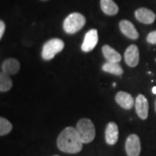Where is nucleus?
<instances>
[{"label": "nucleus", "mask_w": 156, "mask_h": 156, "mask_svg": "<svg viewBox=\"0 0 156 156\" xmlns=\"http://www.w3.org/2000/svg\"><path fill=\"white\" fill-rule=\"evenodd\" d=\"M57 147L63 153L77 154L83 149V141L76 128L68 127L62 131L57 137Z\"/></svg>", "instance_id": "obj_1"}, {"label": "nucleus", "mask_w": 156, "mask_h": 156, "mask_svg": "<svg viewBox=\"0 0 156 156\" xmlns=\"http://www.w3.org/2000/svg\"><path fill=\"white\" fill-rule=\"evenodd\" d=\"M76 128L83 143L87 144L95 139V128L91 120L88 118H83L79 120Z\"/></svg>", "instance_id": "obj_2"}, {"label": "nucleus", "mask_w": 156, "mask_h": 156, "mask_svg": "<svg viewBox=\"0 0 156 156\" xmlns=\"http://www.w3.org/2000/svg\"><path fill=\"white\" fill-rule=\"evenodd\" d=\"M86 23V18L83 14L74 12L63 21V30L68 34H75L79 31Z\"/></svg>", "instance_id": "obj_3"}, {"label": "nucleus", "mask_w": 156, "mask_h": 156, "mask_svg": "<svg viewBox=\"0 0 156 156\" xmlns=\"http://www.w3.org/2000/svg\"><path fill=\"white\" fill-rule=\"evenodd\" d=\"M64 48L63 41L59 38H52L44 44L42 50V57L44 60H51L57 53L61 52Z\"/></svg>", "instance_id": "obj_4"}, {"label": "nucleus", "mask_w": 156, "mask_h": 156, "mask_svg": "<svg viewBox=\"0 0 156 156\" xmlns=\"http://www.w3.org/2000/svg\"><path fill=\"white\" fill-rule=\"evenodd\" d=\"M126 153L128 156H139L141 150V145L137 134H130L126 140Z\"/></svg>", "instance_id": "obj_5"}, {"label": "nucleus", "mask_w": 156, "mask_h": 156, "mask_svg": "<svg viewBox=\"0 0 156 156\" xmlns=\"http://www.w3.org/2000/svg\"><path fill=\"white\" fill-rule=\"evenodd\" d=\"M124 60L129 67H136L140 61V52L138 47L135 44H131L127 48L124 53Z\"/></svg>", "instance_id": "obj_6"}, {"label": "nucleus", "mask_w": 156, "mask_h": 156, "mask_svg": "<svg viewBox=\"0 0 156 156\" xmlns=\"http://www.w3.org/2000/svg\"><path fill=\"white\" fill-rule=\"evenodd\" d=\"M98 43V32L95 29L89 30L85 34L84 40L82 44V50L83 52H89L95 48Z\"/></svg>", "instance_id": "obj_7"}, {"label": "nucleus", "mask_w": 156, "mask_h": 156, "mask_svg": "<svg viewBox=\"0 0 156 156\" xmlns=\"http://www.w3.org/2000/svg\"><path fill=\"white\" fill-rule=\"evenodd\" d=\"M148 101L145 96L141 94L138 95L135 99V110L138 116L141 120H146L148 116Z\"/></svg>", "instance_id": "obj_8"}, {"label": "nucleus", "mask_w": 156, "mask_h": 156, "mask_svg": "<svg viewBox=\"0 0 156 156\" xmlns=\"http://www.w3.org/2000/svg\"><path fill=\"white\" fill-rule=\"evenodd\" d=\"M135 18L140 23H145V24H150L155 21L156 16L153 11L147 9V8H139L134 12Z\"/></svg>", "instance_id": "obj_9"}, {"label": "nucleus", "mask_w": 156, "mask_h": 156, "mask_svg": "<svg viewBox=\"0 0 156 156\" xmlns=\"http://www.w3.org/2000/svg\"><path fill=\"white\" fill-rule=\"evenodd\" d=\"M119 27L122 33L128 38L136 40L139 37V33L134 25L128 20H122L119 23Z\"/></svg>", "instance_id": "obj_10"}, {"label": "nucleus", "mask_w": 156, "mask_h": 156, "mask_svg": "<svg viewBox=\"0 0 156 156\" xmlns=\"http://www.w3.org/2000/svg\"><path fill=\"white\" fill-rule=\"evenodd\" d=\"M115 101L119 106L124 109H131L134 105V99L133 96L124 91L118 92L115 95Z\"/></svg>", "instance_id": "obj_11"}, {"label": "nucleus", "mask_w": 156, "mask_h": 156, "mask_svg": "<svg viewBox=\"0 0 156 156\" xmlns=\"http://www.w3.org/2000/svg\"><path fill=\"white\" fill-rule=\"evenodd\" d=\"M119 138V129L116 123L109 122L105 129V140L108 145H115Z\"/></svg>", "instance_id": "obj_12"}, {"label": "nucleus", "mask_w": 156, "mask_h": 156, "mask_svg": "<svg viewBox=\"0 0 156 156\" xmlns=\"http://www.w3.org/2000/svg\"><path fill=\"white\" fill-rule=\"evenodd\" d=\"M2 71L8 75H15L20 69V62L15 58H8L2 63Z\"/></svg>", "instance_id": "obj_13"}, {"label": "nucleus", "mask_w": 156, "mask_h": 156, "mask_svg": "<svg viewBox=\"0 0 156 156\" xmlns=\"http://www.w3.org/2000/svg\"><path fill=\"white\" fill-rule=\"evenodd\" d=\"M102 54L105 57L107 62H120L122 61V56L119 52H117L115 49H113L109 45H103L102 47Z\"/></svg>", "instance_id": "obj_14"}, {"label": "nucleus", "mask_w": 156, "mask_h": 156, "mask_svg": "<svg viewBox=\"0 0 156 156\" xmlns=\"http://www.w3.org/2000/svg\"><path fill=\"white\" fill-rule=\"evenodd\" d=\"M100 5L102 11L108 16H115L119 11V7L114 0H101Z\"/></svg>", "instance_id": "obj_15"}, {"label": "nucleus", "mask_w": 156, "mask_h": 156, "mask_svg": "<svg viewBox=\"0 0 156 156\" xmlns=\"http://www.w3.org/2000/svg\"><path fill=\"white\" fill-rule=\"evenodd\" d=\"M102 70L115 76H122L123 73L122 68L119 64V62H105L102 65Z\"/></svg>", "instance_id": "obj_16"}, {"label": "nucleus", "mask_w": 156, "mask_h": 156, "mask_svg": "<svg viewBox=\"0 0 156 156\" xmlns=\"http://www.w3.org/2000/svg\"><path fill=\"white\" fill-rule=\"evenodd\" d=\"M11 88H12V81L10 77V75L2 71L0 74V91L7 92Z\"/></svg>", "instance_id": "obj_17"}, {"label": "nucleus", "mask_w": 156, "mask_h": 156, "mask_svg": "<svg viewBox=\"0 0 156 156\" xmlns=\"http://www.w3.org/2000/svg\"><path fill=\"white\" fill-rule=\"evenodd\" d=\"M12 130V124L7 119L1 117L0 118V135L4 136L9 134Z\"/></svg>", "instance_id": "obj_18"}, {"label": "nucleus", "mask_w": 156, "mask_h": 156, "mask_svg": "<svg viewBox=\"0 0 156 156\" xmlns=\"http://www.w3.org/2000/svg\"><path fill=\"white\" fill-rule=\"evenodd\" d=\"M147 41L151 44H156V30H154L147 35Z\"/></svg>", "instance_id": "obj_19"}, {"label": "nucleus", "mask_w": 156, "mask_h": 156, "mask_svg": "<svg viewBox=\"0 0 156 156\" xmlns=\"http://www.w3.org/2000/svg\"><path fill=\"white\" fill-rule=\"evenodd\" d=\"M5 24L3 20L0 21V38L3 37L4 33H5Z\"/></svg>", "instance_id": "obj_20"}, {"label": "nucleus", "mask_w": 156, "mask_h": 156, "mask_svg": "<svg viewBox=\"0 0 156 156\" xmlns=\"http://www.w3.org/2000/svg\"><path fill=\"white\" fill-rule=\"evenodd\" d=\"M152 92H153V94L156 95V86L153 87V89H152Z\"/></svg>", "instance_id": "obj_21"}, {"label": "nucleus", "mask_w": 156, "mask_h": 156, "mask_svg": "<svg viewBox=\"0 0 156 156\" xmlns=\"http://www.w3.org/2000/svg\"><path fill=\"white\" fill-rule=\"evenodd\" d=\"M155 111H156V100H155Z\"/></svg>", "instance_id": "obj_22"}, {"label": "nucleus", "mask_w": 156, "mask_h": 156, "mask_svg": "<svg viewBox=\"0 0 156 156\" xmlns=\"http://www.w3.org/2000/svg\"><path fill=\"white\" fill-rule=\"evenodd\" d=\"M54 156H59V155H54Z\"/></svg>", "instance_id": "obj_23"}]
</instances>
